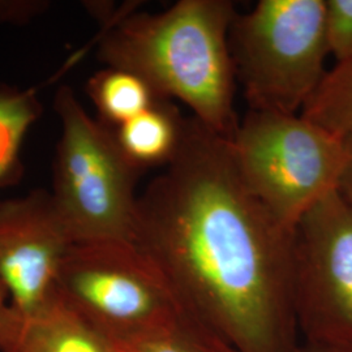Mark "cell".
<instances>
[{"label":"cell","instance_id":"cell-10","mask_svg":"<svg viewBox=\"0 0 352 352\" xmlns=\"http://www.w3.org/2000/svg\"><path fill=\"white\" fill-rule=\"evenodd\" d=\"M186 118L171 101L160 100L151 109L113 128L120 149L139 170L170 164L183 140Z\"/></svg>","mask_w":352,"mask_h":352},{"label":"cell","instance_id":"cell-9","mask_svg":"<svg viewBox=\"0 0 352 352\" xmlns=\"http://www.w3.org/2000/svg\"><path fill=\"white\" fill-rule=\"evenodd\" d=\"M113 349L56 289L30 312H19L7 304L0 316L1 352H113Z\"/></svg>","mask_w":352,"mask_h":352},{"label":"cell","instance_id":"cell-6","mask_svg":"<svg viewBox=\"0 0 352 352\" xmlns=\"http://www.w3.org/2000/svg\"><path fill=\"white\" fill-rule=\"evenodd\" d=\"M230 144L245 186L291 230L337 190L346 162V141L298 113L250 110Z\"/></svg>","mask_w":352,"mask_h":352},{"label":"cell","instance_id":"cell-18","mask_svg":"<svg viewBox=\"0 0 352 352\" xmlns=\"http://www.w3.org/2000/svg\"><path fill=\"white\" fill-rule=\"evenodd\" d=\"M300 352H352V349H342V347H316L302 344Z\"/></svg>","mask_w":352,"mask_h":352},{"label":"cell","instance_id":"cell-17","mask_svg":"<svg viewBox=\"0 0 352 352\" xmlns=\"http://www.w3.org/2000/svg\"><path fill=\"white\" fill-rule=\"evenodd\" d=\"M337 190L340 197L352 208V139L346 140V162Z\"/></svg>","mask_w":352,"mask_h":352},{"label":"cell","instance_id":"cell-12","mask_svg":"<svg viewBox=\"0 0 352 352\" xmlns=\"http://www.w3.org/2000/svg\"><path fill=\"white\" fill-rule=\"evenodd\" d=\"M300 115L344 141L352 139V58L327 71Z\"/></svg>","mask_w":352,"mask_h":352},{"label":"cell","instance_id":"cell-1","mask_svg":"<svg viewBox=\"0 0 352 352\" xmlns=\"http://www.w3.org/2000/svg\"><path fill=\"white\" fill-rule=\"evenodd\" d=\"M294 239L245 186L230 140L186 118L174 160L138 199L135 232L186 312L235 351H302Z\"/></svg>","mask_w":352,"mask_h":352},{"label":"cell","instance_id":"cell-11","mask_svg":"<svg viewBox=\"0 0 352 352\" xmlns=\"http://www.w3.org/2000/svg\"><path fill=\"white\" fill-rule=\"evenodd\" d=\"M88 91L102 122L111 128L124 124L160 101L141 77L110 67L89 80Z\"/></svg>","mask_w":352,"mask_h":352},{"label":"cell","instance_id":"cell-5","mask_svg":"<svg viewBox=\"0 0 352 352\" xmlns=\"http://www.w3.org/2000/svg\"><path fill=\"white\" fill-rule=\"evenodd\" d=\"M55 289L113 347L131 349L187 315L162 272L135 241L76 243Z\"/></svg>","mask_w":352,"mask_h":352},{"label":"cell","instance_id":"cell-7","mask_svg":"<svg viewBox=\"0 0 352 352\" xmlns=\"http://www.w3.org/2000/svg\"><path fill=\"white\" fill-rule=\"evenodd\" d=\"M294 300L302 344L352 349V208L338 190L295 228Z\"/></svg>","mask_w":352,"mask_h":352},{"label":"cell","instance_id":"cell-2","mask_svg":"<svg viewBox=\"0 0 352 352\" xmlns=\"http://www.w3.org/2000/svg\"><path fill=\"white\" fill-rule=\"evenodd\" d=\"M236 13L230 0H180L158 13L122 10L102 29L98 58L141 77L160 100L183 102L204 126L231 140L239 126L228 45Z\"/></svg>","mask_w":352,"mask_h":352},{"label":"cell","instance_id":"cell-3","mask_svg":"<svg viewBox=\"0 0 352 352\" xmlns=\"http://www.w3.org/2000/svg\"><path fill=\"white\" fill-rule=\"evenodd\" d=\"M54 106L62 136L51 196L74 244L135 241L142 171L124 155L113 128L94 120L69 87L59 88Z\"/></svg>","mask_w":352,"mask_h":352},{"label":"cell","instance_id":"cell-19","mask_svg":"<svg viewBox=\"0 0 352 352\" xmlns=\"http://www.w3.org/2000/svg\"><path fill=\"white\" fill-rule=\"evenodd\" d=\"M7 300H8L7 289H6V287L0 283V316H1V312H3L4 307L7 305Z\"/></svg>","mask_w":352,"mask_h":352},{"label":"cell","instance_id":"cell-4","mask_svg":"<svg viewBox=\"0 0 352 352\" xmlns=\"http://www.w3.org/2000/svg\"><path fill=\"white\" fill-rule=\"evenodd\" d=\"M228 45L250 110L296 115L327 75L325 0H260Z\"/></svg>","mask_w":352,"mask_h":352},{"label":"cell","instance_id":"cell-21","mask_svg":"<svg viewBox=\"0 0 352 352\" xmlns=\"http://www.w3.org/2000/svg\"><path fill=\"white\" fill-rule=\"evenodd\" d=\"M6 171H7V170H3V168H0V176L3 175Z\"/></svg>","mask_w":352,"mask_h":352},{"label":"cell","instance_id":"cell-16","mask_svg":"<svg viewBox=\"0 0 352 352\" xmlns=\"http://www.w3.org/2000/svg\"><path fill=\"white\" fill-rule=\"evenodd\" d=\"M43 8L42 1H0V23H21Z\"/></svg>","mask_w":352,"mask_h":352},{"label":"cell","instance_id":"cell-8","mask_svg":"<svg viewBox=\"0 0 352 352\" xmlns=\"http://www.w3.org/2000/svg\"><path fill=\"white\" fill-rule=\"evenodd\" d=\"M72 245L49 192L0 202V283L8 305L30 312L46 302Z\"/></svg>","mask_w":352,"mask_h":352},{"label":"cell","instance_id":"cell-13","mask_svg":"<svg viewBox=\"0 0 352 352\" xmlns=\"http://www.w3.org/2000/svg\"><path fill=\"white\" fill-rule=\"evenodd\" d=\"M132 352H238L197 318L187 314L175 324L141 340Z\"/></svg>","mask_w":352,"mask_h":352},{"label":"cell","instance_id":"cell-14","mask_svg":"<svg viewBox=\"0 0 352 352\" xmlns=\"http://www.w3.org/2000/svg\"><path fill=\"white\" fill-rule=\"evenodd\" d=\"M325 32L337 63L352 58V0H325Z\"/></svg>","mask_w":352,"mask_h":352},{"label":"cell","instance_id":"cell-20","mask_svg":"<svg viewBox=\"0 0 352 352\" xmlns=\"http://www.w3.org/2000/svg\"><path fill=\"white\" fill-rule=\"evenodd\" d=\"M113 352H132L129 349H124V347H115Z\"/></svg>","mask_w":352,"mask_h":352},{"label":"cell","instance_id":"cell-15","mask_svg":"<svg viewBox=\"0 0 352 352\" xmlns=\"http://www.w3.org/2000/svg\"><path fill=\"white\" fill-rule=\"evenodd\" d=\"M37 116V109L30 94L0 93V126L23 139L26 129Z\"/></svg>","mask_w":352,"mask_h":352}]
</instances>
